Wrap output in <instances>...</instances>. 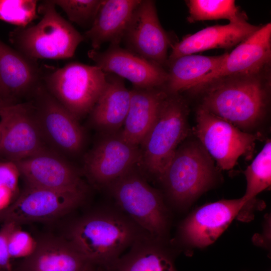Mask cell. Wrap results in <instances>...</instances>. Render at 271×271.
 <instances>
[{
	"label": "cell",
	"instance_id": "cell-1",
	"mask_svg": "<svg viewBox=\"0 0 271 271\" xmlns=\"http://www.w3.org/2000/svg\"><path fill=\"white\" fill-rule=\"evenodd\" d=\"M147 234L115 205L76 221L70 228L69 240L93 265L106 268Z\"/></svg>",
	"mask_w": 271,
	"mask_h": 271
},
{
	"label": "cell",
	"instance_id": "cell-2",
	"mask_svg": "<svg viewBox=\"0 0 271 271\" xmlns=\"http://www.w3.org/2000/svg\"><path fill=\"white\" fill-rule=\"evenodd\" d=\"M264 74L224 77L200 92V107L242 131L253 130L264 120L270 100V82Z\"/></svg>",
	"mask_w": 271,
	"mask_h": 271
},
{
	"label": "cell",
	"instance_id": "cell-3",
	"mask_svg": "<svg viewBox=\"0 0 271 271\" xmlns=\"http://www.w3.org/2000/svg\"><path fill=\"white\" fill-rule=\"evenodd\" d=\"M218 173L214 160L197 140L178 147L160 182L167 203L183 210L216 183Z\"/></svg>",
	"mask_w": 271,
	"mask_h": 271
},
{
	"label": "cell",
	"instance_id": "cell-4",
	"mask_svg": "<svg viewBox=\"0 0 271 271\" xmlns=\"http://www.w3.org/2000/svg\"><path fill=\"white\" fill-rule=\"evenodd\" d=\"M38 13L42 16L37 24L10 32L11 43L17 50L36 61L72 57L84 40L83 35L57 12L52 0L43 1Z\"/></svg>",
	"mask_w": 271,
	"mask_h": 271
},
{
	"label": "cell",
	"instance_id": "cell-5",
	"mask_svg": "<svg viewBox=\"0 0 271 271\" xmlns=\"http://www.w3.org/2000/svg\"><path fill=\"white\" fill-rule=\"evenodd\" d=\"M189 108L179 94H168L141 144L140 171L160 181L179 146L188 137Z\"/></svg>",
	"mask_w": 271,
	"mask_h": 271
},
{
	"label": "cell",
	"instance_id": "cell-6",
	"mask_svg": "<svg viewBox=\"0 0 271 271\" xmlns=\"http://www.w3.org/2000/svg\"><path fill=\"white\" fill-rule=\"evenodd\" d=\"M105 189L115 205L147 233L169 241L171 215L168 204L162 193L149 184L137 167Z\"/></svg>",
	"mask_w": 271,
	"mask_h": 271
},
{
	"label": "cell",
	"instance_id": "cell-7",
	"mask_svg": "<svg viewBox=\"0 0 271 271\" xmlns=\"http://www.w3.org/2000/svg\"><path fill=\"white\" fill-rule=\"evenodd\" d=\"M43 83L48 92L79 120L90 113L106 84L99 67L71 62L48 74Z\"/></svg>",
	"mask_w": 271,
	"mask_h": 271
},
{
	"label": "cell",
	"instance_id": "cell-8",
	"mask_svg": "<svg viewBox=\"0 0 271 271\" xmlns=\"http://www.w3.org/2000/svg\"><path fill=\"white\" fill-rule=\"evenodd\" d=\"M193 132L218 167L233 169L242 156H249L256 142L262 139L259 132L242 131L227 121L199 107Z\"/></svg>",
	"mask_w": 271,
	"mask_h": 271
},
{
	"label": "cell",
	"instance_id": "cell-9",
	"mask_svg": "<svg viewBox=\"0 0 271 271\" xmlns=\"http://www.w3.org/2000/svg\"><path fill=\"white\" fill-rule=\"evenodd\" d=\"M32 98L35 118L45 143L59 153L79 154L85 136L79 120L48 92L43 81Z\"/></svg>",
	"mask_w": 271,
	"mask_h": 271
},
{
	"label": "cell",
	"instance_id": "cell-10",
	"mask_svg": "<svg viewBox=\"0 0 271 271\" xmlns=\"http://www.w3.org/2000/svg\"><path fill=\"white\" fill-rule=\"evenodd\" d=\"M140 147L125 141L120 131L103 134L84 158L83 173L98 189L110 183L139 164Z\"/></svg>",
	"mask_w": 271,
	"mask_h": 271
},
{
	"label": "cell",
	"instance_id": "cell-11",
	"mask_svg": "<svg viewBox=\"0 0 271 271\" xmlns=\"http://www.w3.org/2000/svg\"><path fill=\"white\" fill-rule=\"evenodd\" d=\"M247 205L242 197L203 205L181 223L175 241L183 247H206L220 236Z\"/></svg>",
	"mask_w": 271,
	"mask_h": 271
},
{
	"label": "cell",
	"instance_id": "cell-12",
	"mask_svg": "<svg viewBox=\"0 0 271 271\" xmlns=\"http://www.w3.org/2000/svg\"><path fill=\"white\" fill-rule=\"evenodd\" d=\"M0 156L17 162L45 149L30 101L5 107L0 113Z\"/></svg>",
	"mask_w": 271,
	"mask_h": 271
},
{
	"label": "cell",
	"instance_id": "cell-13",
	"mask_svg": "<svg viewBox=\"0 0 271 271\" xmlns=\"http://www.w3.org/2000/svg\"><path fill=\"white\" fill-rule=\"evenodd\" d=\"M86 195L85 193L58 191L26 185L16 200L0 211V223L10 220L20 225L51 220L78 206Z\"/></svg>",
	"mask_w": 271,
	"mask_h": 271
},
{
	"label": "cell",
	"instance_id": "cell-14",
	"mask_svg": "<svg viewBox=\"0 0 271 271\" xmlns=\"http://www.w3.org/2000/svg\"><path fill=\"white\" fill-rule=\"evenodd\" d=\"M122 41L129 51L163 67L168 65V50L174 44L160 24L155 1L141 0Z\"/></svg>",
	"mask_w": 271,
	"mask_h": 271
},
{
	"label": "cell",
	"instance_id": "cell-15",
	"mask_svg": "<svg viewBox=\"0 0 271 271\" xmlns=\"http://www.w3.org/2000/svg\"><path fill=\"white\" fill-rule=\"evenodd\" d=\"M271 60V23L262 26L228 53L216 69L206 75L194 92L217 79L264 74Z\"/></svg>",
	"mask_w": 271,
	"mask_h": 271
},
{
	"label": "cell",
	"instance_id": "cell-16",
	"mask_svg": "<svg viewBox=\"0 0 271 271\" xmlns=\"http://www.w3.org/2000/svg\"><path fill=\"white\" fill-rule=\"evenodd\" d=\"M26 185L52 190L87 193L80 172L58 153L45 148L16 162Z\"/></svg>",
	"mask_w": 271,
	"mask_h": 271
},
{
	"label": "cell",
	"instance_id": "cell-17",
	"mask_svg": "<svg viewBox=\"0 0 271 271\" xmlns=\"http://www.w3.org/2000/svg\"><path fill=\"white\" fill-rule=\"evenodd\" d=\"M87 55L104 72L126 79L135 88H162L167 81L164 67L119 45H110L103 52L91 49Z\"/></svg>",
	"mask_w": 271,
	"mask_h": 271
},
{
	"label": "cell",
	"instance_id": "cell-18",
	"mask_svg": "<svg viewBox=\"0 0 271 271\" xmlns=\"http://www.w3.org/2000/svg\"><path fill=\"white\" fill-rule=\"evenodd\" d=\"M37 61L32 60L0 40V105L6 107L32 97L42 82Z\"/></svg>",
	"mask_w": 271,
	"mask_h": 271
},
{
	"label": "cell",
	"instance_id": "cell-19",
	"mask_svg": "<svg viewBox=\"0 0 271 271\" xmlns=\"http://www.w3.org/2000/svg\"><path fill=\"white\" fill-rule=\"evenodd\" d=\"M96 267L69 240L46 236L37 240L34 251L13 271H93Z\"/></svg>",
	"mask_w": 271,
	"mask_h": 271
},
{
	"label": "cell",
	"instance_id": "cell-20",
	"mask_svg": "<svg viewBox=\"0 0 271 271\" xmlns=\"http://www.w3.org/2000/svg\"><path fill=\"white\" fill-rule=\"evenodd\" d=\"M247 22L207 27L175 43L168 57V65L176 59L213 49H229L237 45L259 28Z\"/></svg>",
	"mask_w": 271,
	"mask_h": 271
},
{
	"label": "cell",
	"instance_id": "cell-21",
	"mask_svg": "<svg viewBox=\"0 0 271 271\" xmlns=\"http://www.w3.org/2000/svg\"><path fill=\"white\" fill-rule=\"evenodd\" d=\"M169 241L147 234L103 271H177Z\"/></svg>",
	"mask_w": 271,
	"mask_h": 271
},
{
	"label": "cell",
	"instance_id": "cell-22",
	"mask_svg": "<svg viewBox=\"0 0 271 271\" xmlns=\"http://www.w3.org/2000/svg\"><path fill=\"white\" fill-rule=\"evenodd\" d=\"M141 0H102L90 28L83 36L93 48L98 50L101 45H119L131 15Z\"/></svg>",
	"mask_w": 271,
	"mask_h": 271
},
{
	"label": "cell",
	"instance_id": "cell-23",
	"mask_svg": "<svg viewBox=\"0 0 271 271\" xmlns=\"http://www.w3.org/2000/svg\"><path fill=\"white\" fill-rule=\"evenodd\" d=\"M128 111L120 134L127 142L140 146L155 123L168 93L162 88L130 90Z\"/></svg>",
	"mask_w": 271,
	"mask_h": 271
},
{
	"label": "cell",
	"instance_id": "cell-24",
	"mask_svg": "<svg viewBox=\"0 0 271 271\" xmlns=\"http://www.w3.org/2000/svg\"><path fill=\"white\" fill-rule=\"evenodd\" d=\"M106 84L90 112L92 124L103 134L119 132L128 111L131 91L122 78L106 73Z\"/></svg>",
	"mask_w": 271,
	"mask_h": 271
},
{
	"label": "cell",
	"instance_id": "cell-25",
	"mask_svg": "<svg viewBox=\"0 0 271 271\" xmlns=\"http://www.w3.org/2000/svg\"><path fill=\"white\" fill-rule=\"evenodd\" d=\"M227 54L214 56L191 54L176 59L168 65V79L164 90L170 94L186 90L194 91L204 77L219 67Z\"/></svg>",
	"mask_w": 271,
	"mask_h": 271
},
{
	"label": "cell",
	"instance_id": "cell-26",
	"mask_svg": "<svg viewBox=\"0 0 271 271\" xmlns=\"http://www.w3.org/2000/svg\"><path fill=\"white\" fill-rule=\"evenodd\" d=\"M186 3L190 23L206 20L226 19L229 23L246 22V14L233 0H189Z\"/></svg>",
	"mask_w": 271,
	"mask_h": 271
},
{
	"label": "cell",
	"instance_id": "cell-27",
	"mask_svg": "<svg viewBox=\"0 0 271 271\" xmlns=\"http://www.w3.org/2000/svg\"><path fill=\"white\" fill-rule=\"evenodd\" d=\"M246 189L242 196L248 204L271 184V142L267 140L262 149L244 171Z\"/></svg>",
	"mask_w": 271,
	"mask_h": 271
},
{
	"label": "cell",
	"instance_id": "cell-28",
	"mask_svg": "<svg viewBox=\"0 0 271 271\" xmlns=\"http://www.w3.org/2000/svg\"><path fill=\"white\" fill-rule=\"evenodd\" d=\"M36 0H0V20L25 28L38 18Z\"/></svg>",
	"mask_w": 271,
	"mask_h": 271
},
{
	"label": "cell",
	"instance_id": "cell-29",
	"mask_svg": "<svg viewBox=\"0 0 271 271\" xmlns=\"http://www.w3.org/2000/svg\"><path fill=\"white\" fill-rule=\"evenodd\" d=\"M69 21L88 29L92 25L102 0H52Z\"/></svg>",
	"mask_w": 271,
	"mask_h": 271
},
{
	"label": "cell",
	"instance_id": "cell-30",
	"mask_svg": "<svg viewBox=\"0 0 271 271\" xmlns=\"http://www.w3.org/2000/svg\"><path fill=\"white\" fill-rule=\"evenodd\" d=\"M37 240L27 232L17 226L11 233L8 249L11 258H26L35 250Z\"/></svg>",
	"mask_w": 271,
	"mask_h": 271
},
{
	"label": "cell",
	"instance_id": "cell-31",
	"mask_svg": "<svg viewBox=\"0 0 271 271\" xmlns=\"http://www.w3.org/2000/svg\"><path fill=\"white\" fill-rule=\"evenodd\" d=\"M0 229V270L13 271L8 249V241L12 231L18 226L15 222L7 220Z\"/></svg>",
	"mask_w": 271,
	"mask_h": 271
},
{
	"label": "cell",
	"instance_id": "cell-32",
	"mask_svg": "<svg viewBox=\"0 0 271 271\" xmlns=\"http://www.w3.org/2000/svg\"><path fill=\"white\" fill-rule=\"evenodd\" d=\"M20 176L19 169L15 162L0 161V186L9 188L16 195Z\"/></svg>",
	"mask_w": 271,
	"mask_h": 271
},
{
	"label": "cell",
	"instance_id": "cell-33",
	"mask_svg": "<svg viewBox=\"0 0 271 271\" xmlns=\"http://www.w3.org/2000/svg\"><path fill=\"white\" fill-rule=\"evenodd\" d=\"M16 195L9 188L0 186V211L2 210L11 204V203Z\"/></svg>",
	"mask_w": 271,
	"mask_h": 271
},
{
	"label": "cell",
	"instance_id": "cell-34",
	"mask_svg": "<svg viewBox=\"0 0 271 271\" xmlns=\"http://www.w3.org/2000/svg\"><path fill=\"white\" fill-rule=\"evenodd\" d=\"M93 271H103L101 268H99V267H96L94 270Z\"/></svg>",
	"mask_w": 271,
	"mask_h": 271
},
{
	"label": "cell",
	"instance_id": "cell-35",
	"mask_svg": "<svg viewBox=\"0 0 271 271\" xmlns=\"http://www.w3.org/2000/svg\"><path fill=\"white\" fill-rule=\"evenodd\" d=\"M3 108H4V107H0V113H1V112L2 111Z\"/></svg>",
	"mask_w": 271,
	"mask_h": 271
},
{
	"label": "cell",
	"instance_id": "cell-36",
	"mask_svg": "<svg viewBox=\"0 0 271 271\" xmlns=\"http://www.w3.org/2000/svg\"><path fill=\"white\" fill-rule=\"evenodd\" d=\"M0 137H1V126H0Z\"/></svg>",
	"mask_w": 271,
	"mask_h": 271
},
{
	"label": "cell",
	"instance_id": "cell-37",
	"mask_svg": "<svg viewBox=\"0 0 271 271\" xmlns=\"http://www.w3.org/2000/svg\"><path fill=\"white\" fill-rule=\"evenodd\" d=\"M0 271H6V270H0Z\"/></svg>",
	"mask_w": 271,
	"mask_h": 271
},
{
	"label": "cell",
	"instance_id": "cell-38",
	"mask_svg": "<svg viewBox=\"0 0 271 271\" xmlns=\"http://www.w3.org/2000/svg\"><path fill=\"white\" fill-rule=\"evenodd\" d=\"M0 107H1V105H0Z\"/></svg>",
	"mask_w": 271,
	"mask_h": 271
}]
</instances>
